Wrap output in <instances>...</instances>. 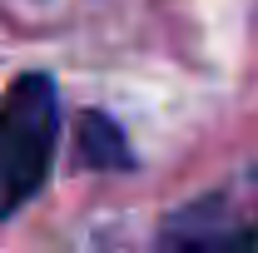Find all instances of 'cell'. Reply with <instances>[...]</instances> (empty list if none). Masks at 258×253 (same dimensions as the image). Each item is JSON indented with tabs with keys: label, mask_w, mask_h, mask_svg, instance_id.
Instances as JSON below:
<instances>
[{
	"label": "cell",
	"mask_w": 258,
	"mask_h": 253,
	"mask_svg": "<svg viewBox=\"0 0 258 253\" xmlns=\"http://www.w3.org/2000/svg\"><path fill=\"white\" fill-rule=\"evenodd\" d=\"M60 129V95L50 75H20L0 99V214L20 209L50 174Z\"/></svg>",
	"instance_id": "obj_1"
},
{
	"label": "cell",
	"mask_w": 258,
	"mask_h": 253,
	"mask_svg": "<svg viewBox=\"0 0 258 253\" xmlns=\"http://www.w3.org/2000/svg\"><path fill=\"white\" fill-rule=\"evenodd\" d=\"M80 164L85 169H129V144L109 114L80 119Z\"/></svg>",
	"instance_id": "obj_2"
}]
</instances>
